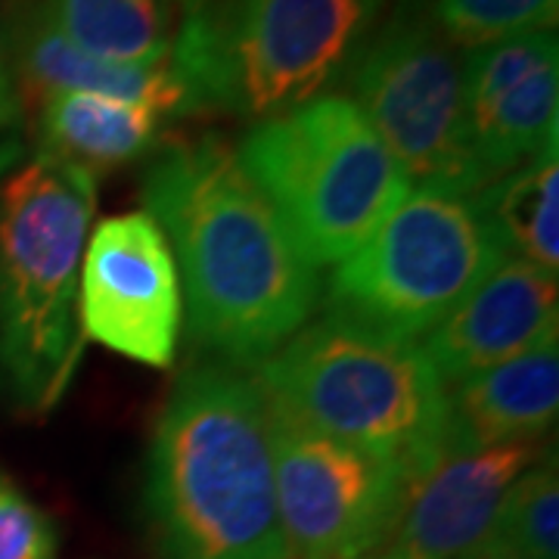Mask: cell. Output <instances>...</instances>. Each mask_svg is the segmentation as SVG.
Masks as SVG:
<instances>
[{
  "label": "cell",
  "mask_w": 559,
  "mask_h": 559,
  "mask_svg": "<svg viewBox=\"0 0 559 559\" xmlns=\"http://www.w3.org/2000/svg\"><path fill=\"white\" fill-rule=\"evenodd\" d=\"M140 200L171 246L187 289L190 340L218 364L267 360L320 301L318 267L215 134L153 153Z\"/></svg>",
  "instance_id": "obj_1"
},
{
  "label": "cell",
  "mask_w": 559,
  "mask_h": 559,
  "mask_svg": "<svg viewBox=\"0 0 559 559\" xmlns=\"http://www.w3.org/2000/svg\"><path fill=\"white\" fill-rule=\"evenodd\" d=\"M146 513L156 559H289L255 377L218 360L180 373L150 441Z\"/></svg>",
  "instance_id": "obj_2"
},
{
  "label": "cell",
  "mask_w": 559,
  "mask_h": 559,
  "mask_svg": "<svg viewBox=\"0 0 559 559\" xmlns=\"http://www.w3.org/2000/svg\"><path fill=\"white\" fill-rule=\"evenodd\" d=\"M97 180L38 143H0V382L25 414L53 411L79 373V277Z\"/></svg>",
  "instance_id": "obj_3"
},
{
  "label": "cell",
  "mask_w": 559,
  "mask_h": 559,
  "mask_svg": "<svg viewBox=\"0 0 559 559\" xmlns=\"http://www.w3.org/2000/svg\"><path fill=\"white\" fill-rule=\"evenodd\" d=\"M389 0H180L171 72L190 116L261 121L333 94Z\"/></svg>",
  "instance_id": "obj_4"
},
{
  "label": "cell",
  "mask_w": 559,
  "mask_h": 559,
  "mask_svg": "<svg viewBox=\"0 0 559 559\" xmlns=\"http://www.w3.org/2000/svg\"><path fill=\"white\" fill-rule=\"evenodd\" d=\"M264 399L320 436L423 476L448 439V389L417 342L320 318L259 364Z\"/></svg>",
  "instance_id": "obj_5"
},
{
  "label": "cell",
  "mask_w": 559,
  "mask_h": 559,
  "mask_svg": "<svg viewBox=\"0 0 559 559\" xmlns=\"http://www.w3.org/2000/svg\"><path fill=\"white\" fill-rule=\"evenodd\" d=\"M234 156L311 267L348 259L414 190L345 94L255 121Z\"/></svg>",
  "instance_id": "obj_6"
},
{
  "label": "cell",
  "mask_w": 559,
  "mask_h": 559,
  "mask_svg": "<svg viewBox=\"0 0 559 559\" xmlns=\"http://www.w3.org/2000/svg\"><path fill=\"white\" fill-rule=\"evenodd\" d=\"M503 259L507 252L476 197L414 187L336 264L323 299L326 318L382 340L417 342Z\"/></svg>",
  "instance_id": "obj_7"
},
{
  "label": "cell",
  "mask_w": 559,
  "mask_h": 559,
  "mask_svg": "<svg viewBox=\"0 0 559 559\" xmlns=\"http://www.w3.org/2000/svg\"><path fill=\"white\" fill-rule=\"evenodd\" d=\"M342 84L411 183L476 197L485 190L463 109V53L423 0H389Z\"/></svg>",
  "instance_id": "obj_8"
},
{
  "label": "cell",
  "mask_w": 559,
  "mask_h": 559,
  "mask_svg": "<svg viewBox=\"0 0 559 559\" xmlns=\"http://www.w3.org/2000/svg\"><path fill=\"white\" fill-rule=\"evenodd\" d=\"M264 404L289 559H364L389 544L414 485L411 473L320 436L274 401Z\"/></svg>",
  "instance_id": "obj_9"
},
{
  "label": "cell",
  "mask_w": 559,
  "mask_h": 559,
  "mask_svg": "<svg viewBox=\"0 0 559 559\" xmlns=\"http://www.w3.org/2000/svg\"><path fill=\"white\" fill-rule=\"evenodd\" d=\"M180 277L171 246L146 212L103 218L79 277L84 340L146 367H171L180 333Z\"/></svg>",
  "instance_id": "obj_10"
},
{
  "label": "cell",
  "mask_w": 559,
  "mask_h": 559,
  "mask_svg": "<svg viewBox=\"0 0 559 559\" xmlns=\"http://www.w3.org/2000/svg\"><path fill=\"white\" fill-rule=\"evenodd\" d=\"M463 109L485 187L557 143V28L463 50Z\"/></svg>",
  "instance_id": "obj_11"
},
{
  "label": "cell",
  "mask_w": 559,
  "mask_h": 559,
  "mask_svg": "<svg viewBox=\"0 0 559 559\" xmlns=\"http://www.w3.org/2000/svg\"><path fill=\"white\" fill-rule=\"evenodd\" d=\"M540 454V441L444 444L411 485L392 544L417 559H460L491 535L507 491Z\"/></svg>",
  "instance_id": "obj_12"
},
{
  "label": "cell",
  "mask_w": 559,
  "mask_h": 559,
  "mask_svg": "<svg viewBox=\"0 0 559 559\" xmlns=\"http://www.w3.org/2000/svg\"><path fill=\"white\" fill-rule=\"evenodd\" d=\"M550 340H559L557 274L507 255L423 336L419 352L448 389Z\"/></svg>",
  "instance_id": "obj_13"
},
{
  "label": "cell",
  "mask_w": 559,
  "mask_h": 559,
  "mask_svg": "<svg viewBox=\"0 0 559 559\" xmlns=\"http://www.w3.org/2000/svg\"><path fill=\"white\" fill-rule=\"evenodd\" d=\"M0 38L22 100L103 94L153 106L162 116H190L187 94L171 66H112L94 60L62 35L38 0H7Z\"/></svg>",
  "instance_id": "obj_14"
},
{
  "label": "cell",
  "mask_w": 559,
  "mask_h": 559,
  "mask_svg": "<svg viewBox=\"0 0 559 559\" xmlns=\"http://www.w3.org/2000/svg\"><path fill=\"white\" fill-rule=\"evenodd\" d=\"M559 414V342H540L451 385L444 444L481 448L510 441H540Z\"/></svg>",
  "instance_id": "obj_15"
},
{
  "label": "cell",
  "mask_w": 559,
  "mask_h": 559,
  "mask_svg": "<svg viewBox=\"0 0 559 559\" xmlns=\"http://www.w3.org/2000/svg\"><path fill=\"white\" fill-rule=\"evenodd\" d=\"M165 116L103 94H53L38 103V146L97 180L159 150Z\"/></svg>",
  "instance_id": "obj_16"
},
{
  "label": "cell",
  "mask_w": 559,
  "mask_h": 559,
  "mask_svg": "<svg viewBox=\"0 0 559 559\" xmlns=\"http://www.w3.org/2000/svg\"><path fill=\"white\" fill-rule=\"evenodd\" d=\"M66 38L112 66H168L175 0H38Z\"/></svg>",
  "instance_id": "obj_17"
},
{
  "label": "cell",
  "mask_w": 559,
  "mask_h": 559,
  "mask_svg": "<svg viewBox=\"0 0 559 559\" xmlns=\"http://www.w3.org/2000/svg\"><path fill=\"white\" fill-rule=\"evenodd\" d=\"M500 246L510 259H522L547 274L559 267V153L544 146L513 171L476 193Z\"/></svg>",
  "instance_id": "obj_18"
},
{
  "label": "cell",
  "mask_w": 559,
  "mask_h": 559,
  "mask_svg": "<svg viewBox=\"0 0 559 559\" xmlns=\"http://www.w3.org/2000/svg\"><path fill=\"white\" fill-rule=\"evenodd\" d=\"M491 535L525 559H559L557 451L540 454L500 503Z\"/></svg>",
  "instance_id": "obj_19"
},
{
  "label": "cell",
  "mask_w": 559,
  "mask_h": 559,
  "mask_svg": "<svg viewBox=\"0 0 559 559\" xmlns=\"http://www.w3.org/2000/svg\"><path fill=\"white\" fill-rule=\"evenodd\" d=\"M423 7L441 35L463 50L547 32L559 16V0H423Z\"/></svg>",
  "instance_id": "obj_20"
},
{
  "label": "cell",
  "mask_w": 559,
  "mask_h": 559,
  "mask_svg": "<svg viewBox=\"0 0 559 559\" xmlns=\"http://www.w3.org/2000/svg\"><path fill=\"white\" fill-rule=\"evenodd\" d=\"M0 559H57L50 520L0 473Z\"/></svg>",
  "instance_id": "obj_21"
},
{
  "label": "cell",
  "mask_w": 559,
  "mask_h": 559,
  "mask_svg": "<svg viewBox=\"0 0 559 559\" xmlns=\"http://www.w3.org/2000/svg\"><path fill=\"white\" fill-rule=\"evenodd\" d=\"M22 121V97L16 79H13V69L7 60V47L0 38V131H10Z\"/></svg>",
  "instance_id": "obj_22"
},
{
  "label": "cell",
  "mask_w": 559,
  "mask_h": 559,
  "mask_svg": "<svg viewBox=\"0 0 559 559\" xmlns=\"http://www.w3.org/2000/svg\"><path fill=\"white\" fill-rule=\"evenodd\" d=\"M460 559H525V557H520L513 547H507V544H503L500 538H495V535H488V538L479 540L473 550H466Z\"/></svg>",
  "instance_id": "obj_23"
},
{
  "label": "cell",
  "mask_w": 559,
  "mask_h": 559,
  "mask_svg": "<svg viewBox=\"0 0 559 559\" xmlns=\"http://www.w3.org/2000/svg\"><path fill=\"white\" fill-rule=\"evenodd\" d=\"M364 559H417V557H411L407 550H401L399 544H392V540H389V544H382L380 550L367 554V557H364Z\"/></svg>",
  "instance_id": "obj_24"
}]
</instances>
